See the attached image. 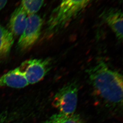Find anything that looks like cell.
<instances>
[{"instance_id": "6da1fadb", "label": "cell", "mask_w": 123, "mask_h": 123, "mask_svg": "<svg viewBox=\"0 0 123 123\" xmlns=\"http://www.w3.org/2000/svg\"><path fill=\"white\" fill-rule=\"evenodd\" d=\"M96 94L107 104L122 106L123 76L100 60L86 71Z\"/></svg>"}, {"instance_id": "7a4b0ae2", "label": "cell", "mask_w": 123, "mask_h": 123, "mask_svg": "<svg viewBox=\"0 0 123 123\" xmlns=\"http://www.w3.org/2000/svg\"><path fill=\"white\" fill-rule=\"evenodd\" d=\"M91 0H62L47 22L45 34H55L64 29L87 7Z\"/></svg>"}, {"instance_id": "3957f363", "label": "cell", "mask_w": 123, "mask_h": 123, "mask_svg": "<svg viewBox=\"0 0 123 123\" xmlns=\"http://www.w3.org/2000/svg\"><path fill=\"white\" fill-rule=\"evenodd\" d=\"M79 88L75 82L68 83L57 92L54 97L53 105L62 114H74L78 102Z\"/></svg>"}, {"instance_id": "277c9868", "label": "cell", "mask_w": 123, "mask_h": 123, "mask_svg": "<svg viewBox=\"0 0 123 123\" xmlns=\"http://www.w3.org/2000/svg\"><path fill=\"white\" fill-rule=\"evenodd\" d=\"M43 23V19L39 15L33 14L28 16L26 27L18 42L19 49L26 51L36 43L40 35Z\"/></svg>"}, {"instance_id": "5b68a950", "label": "cell", "mask_w": 123, "mask_h": 123, "mask_svg": "<svg viewBox=\"0 0 123 123\" xmlns=\"http://www.w3.org/2000/svg\"><path fill=\"white\" fill-rule=\"evenodd\" d=\"M52 66L50 58L33 59L22 63L20 68L23 70L28 84L40 81L49 72Z\"/></svg>"}, {"instance_id": "8992f818", "label": "cell", "mask_w": 123, "mask_h": 123, "mask_svg": "<svg viewBox=\"0 0 123 123\" xmlns=\"http://www.w3.org/2000/svg\"><path fill=\"white\" fill-rule=\"evenodd\" d=\"M102 17L112 30L117 39H123V14L121 10L110 8L104 11Z\"/></svg>"}, {"instance_id": "52a82bcc", "label": "cell", "mask_w": 123, "mask_h": 123, "mask_svg": "<svg viewBox=\"0 0 123 123\" xmlns=\"http://www.w3.org/2000/svg\"><path fill=\"white\" fill-rule=\"evenodd\" d=\"M28 85L25 73L20 67L0 76V87L22 88Z\"/></svg>"}, {"instance_id": "ba28073f", "label": "cell", "mask_w": 123, "mask_h": 123, "mask_svg": "<svg viewBox=\"0 0 123 123\" xmlns=\"http://www.w3.org/2000/svg\"><path fill=\"white\" fill-rule=\"evenodd\" d=\"M28 14L21 6L16 8L11 15L8 23V30L14 36H20L27 23Z\"/></svg>"}, {"instance_id": "9c48e42d", "label": "cell", "mask_w": 123, "mask_h": 123, "mask_svg": "<svg viewBox=\"0 0 123 123\" xmlns=\"http://www.w3.org/2000/svg\"><path fill=\"white\" fill-rule=\"evenodd\" d=\"M14 42V35L8 29L0 25V59L8 56Z\"/></svg>"}, {"instance_id": "30bf717a", "label": "cell", "mask_w": 123, "mask_h": 123, "mask_svg": "<svg viewBox=\"0 0 123 123\" xmlns=\"http://www.w3.org/2000/svg\"><path fill=\"white\" fill-rule=\"evenodd\" d=\"M45 123H83V122L78 114L67 115L59 112L53 115Z\"/></svg>"}, {"instance_id": "8fae6325", "label": "cell", "mask_w": 123, "mask_h": 123, "mask_svg": "<svg viewBox=\"0 0 123 123\" xmlns=\"http://www.w3.org/2000/svg\"><path fill=\"white\" fill-rule=\"evenodd\" d=\"M45 0H21V6L28 15L36 14L42 8Z\"/></svg>"}, {"instance_id": "7c38bea8", "label": "cell", "mask_w": 123, "mask_h": 123, "mask_svg": "<svg viewBox=\"0 0 123 123\" xmlns=\"http://www.w3.org/2000/svg\"><path fill=\"white\" fill-rule=\"evenodd\" d=\"M8 120L5 115L0 114V123H8Z\"/></svg>"}, {"instance_id": "4fadbf2b", "label": "cell", "mask_w": 123, "mask_h": 123, "mask_svg": "<svg viewBox=\"0 0 123 123\" xmlns=\"http://www.w3.org/2000/svg\"><path fill=\"white\" fill-rule=\"evenodd\" d=\"M8 0H0V10L2 9L6 6Z\"/></svg>"}]
</instances>
